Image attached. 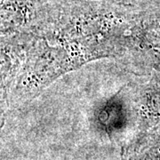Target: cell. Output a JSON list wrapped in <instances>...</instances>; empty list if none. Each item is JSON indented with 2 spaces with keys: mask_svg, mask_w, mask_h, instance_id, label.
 Wrapping results in <instances>:
<instances>
[{
  "mask_svg": "<svg viewBox=\"0 0 160 160\" xmlns=\"http://www.w3.org/2000/svg\"><path fill=\"white\" fill-rule=\"evenodd\" d=\"M140 11L109 0H69L46 39L80 65L104 56L139 50L135 27Z\"/></svg>",
  "mask_w": 160,
  "mask_h": 160,
  "instance_id": "1",
  "label": "cell"
},
{
  "mask_svg": "<svg viewBox=\"0 0 160 160\" xmlns=\"http://www.w3.org/2000/svg\"><path fill=\"white\" fill-rule=\"evenodd\" d=\"M69 0H1V38L47 35Z\"/></svg>",
  "mask_w": 160,
  "mask_h": 160,
  "instance_id": "2",
  "label": "cell"
}]
</instances>
